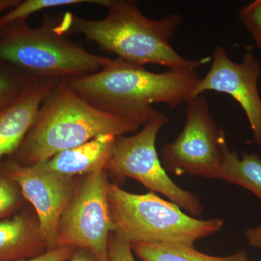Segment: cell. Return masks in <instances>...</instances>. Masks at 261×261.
I'll return each instance as SVG.
<instances>
[{"label": "cell", "instance_id": "1", "mask_svg": "<svg viewBox=\"0 0 261 261\" xmlns=\"http://www.w3.org/2000/svg\"><path fill=\"white\" fill-rule=\"evenodd\" d=\"M200 79L195 70L157 73L119 58H109L97 73L67 81L87 102L140 127L159 116L152 105L176 108L192 99Z\"/></svg>", "mask_w": 261, "mask_h": 261}, {"label": "cell", "instance_id": "2", "mask_svg": "<svg viewBox=\"0 0 261 261\" xmlns=\"http://www.w3.org/2000/svg\"><path fill=\"white\" fill-rule=\"evenodd\" d=\"M102 20H92L68 13V32L80 33L103 50L137 65L156 64L168 70H197L210 58L189 60L171 46V39L181 25L178 14L153 20L141 13L135 2L111 0Z\"/></svg>", "mask_w": 261, "mask_h": 261}, {"label": "cell", "instance_id": "3", "mask_svg": "<svg viewBox=\"0 0 261 261\" xmlns=\"http://www.w3.org/2000/svg\"><path fill=\"white\" fill-rule=\"evenodd\" d=\"M140 128L91 104L61 80L43 101L19 150L23 166L39 164L99 135L116 137Z\"/></svg>", "mask_w": 261, "mask_h": 261}, {"label": "cell", "instance_id": "4", "mask_svg": "<svg viewBox=\"0 0 261 261\" xmlns=\"http://www.w3.org/2000/svg\"><path fill=\"white\" fill-rule=\"evenodd\" d=\"M64 15L47 17L31 28L24 21L0 29V61L10 63L32 79L69 80L102 69L109 58L86 51L68 38Z\"/></svg>", "mask_w": 261, "mask_h": 261}, {"label": "cell", "instance_id": "5", "mask_svg": "<svg viewBox=\"0 0 261 261\" xmlns=\"http://www.w3.org/2000/svg\"><path fill=\"white\" fill-rule=\"evenodd\" d=\"M108 202L113 233L130 245L169 243L193 246L224 226V220H201L185 214L172 202L152 192L134 194L108 183Z\"/></svg>", "mask_w": 261, "mask_h": 261}, {"label": "cell", "instance_id": "6", "mask_svg": "<svg viewBox=\"0 0 261 261\" xmlns=\"http://www.w3.org/2000/svg\"><path fill=\"white\" fill-rule=\"evenodd\" d=\"M186 122L180 135L162 147V164L166 171L220 178L228 149L226 134L211 116L208 100L203 95L186 103Z\"/></svg>", "mask_w": 261, "mask_h": 261}, {"label": "cell", "instance_id": "7", "mask_svg": "<svg viewBox=\"0 0 261 261\" xmlns=\"http://www.w3.org/2000/svg\"><path fill=\"white\" fill-rule=\"evenodd\" d=\"M169 122L163 113L135 135L117 137L106 171L120 178L137 180L152 191L166 196L173 203L194 216L203 211L200 200L170 178L160 161L156 140L160 130Z\"/></svg>", "mask_w": 261, "mask_h": 261}, {"label": "cell", "instance_id": "8", "mask_svg": "<svg viewBox=\"0 0 261 261\" xmlns=\"http://www.w3.org/2000/svg\"><path fill=\"white\" fill-rule=\"evenodd\" d=\"M106 170L86 175L76 185L62 214L56 245L85 249L99 261H109L108 243L113 224L108 202Z\"/></svg>", "mask_w": 261, "mask_h": 261}, {"label": "cell", "instance_id": "9", "mask_svg": "<svg viewBox=\"0 0 261 261\" xmlns=\"http://www.w3.org/2000/svg\"><path fill=\"white\" fill-rule=\"evenodd\" d=\"M4 168L35 209L39 231L48 250L56 248L60 220L76 187L74 178L53 172L40 164L9 162Z\"/></svg>", "mask_w": 261, "mask_h": 261}, {"label": "cell", "instance_id": "10", "mask_svg": "<svg viewBox=\"0 0 261 261\" xmlns=\"http://www.w3.org/2000/svg\"><path fill=\"white\" fill-rule=\"evenodd\" d=\"M261 76L260 61L253 51L248 50L243 61L236 63L226 50L217 46L210 70L200 79L193 97L207 91L227 94L243 108L257 145L261 146V98L258 82Z\"/></svg>", "mask_w": 261, "mask_h": 261}, {"label": "cell", "instance_id": "11", "mask_svg": "<svg viewBox=\"0 0 261 261\" xmlns=\"http://www.w3.org/2000/svg\"><path fill=\"white\" fill-rule=\"evenodd\" d=\"M59 81L32 79L20 97L0 111V161L20 148L43 101Z\"/></svg>", "mask_w": 261, "mask_h": 261}, {"label": "cell", "instance_id": "12", "mask_svg": "<svg viewBox=\"0 0 261 261\" xmlns=\"http://www.w3.org/2000/svg\"><path fill=\"white\" fill-rule=\"evenodd\" d=\"M116 137L112 135L98 136L83 145L59 152L39 164L53 172L71 178L106 170Z\"/></svg>", "mask_w": 261, "mask_h": 261}, {"label": "cell", "instance_id": "13", "mask_svg": "<svg viewBox=\"0 0 261 261\" xmlns=\"http://www.w3.org/2000/svg\"><path fill=\"white\" fill-rule=\"evenodd\" d=\"M47 250L37 220L25 213L0 220V261L25 260Z\"/></svg>", "mask_w": 261, "mask_h": 261}, {"label": "cell", "instance_id": "14", "mask_svg": "<svg viewBox=\"0 0 261 261\" xmlns=\"http://www.w3.org/2000/svg\"><path fill=\"white\" fill-rule=\"evenodd\" d=\"M132 250L142 261H249L245 251L226 257H214L197 251L194 246L169 243H136Z\"/></svg>", "mask_w": 261, "mask_h": 261}, {"label": "cell", "instance_id": "15", "mask_svg": "<svg viewBox=\"0 0 261 261\" xmlns=\"http://www.w3.org/2000/svg\"><path fill=\"white\" fill-rule=\"evenodd\" d=\"M220 179L246 189L261 200V159L257 154L239 156L227 149Z\"/></svg>", "mask_w": 261, "mask_h": 261}, {"label": "cell", "instance_id": "16", "mask_svg": "<svg viewBox=\"0 0 261 261\" xmlns=\"http://www.w3.org/2000/svg\"><path fill=\"white\" fill-rule=\"evenodd\" d=\"M111 0H27L0 17V29L19 21H24L31 15L40 10L56 7L92 3L107 7Z\"/></svg>", "mask_w": 261, "mask_h": 261}, {"label": "cell", "instance_id": "17", "mask_svg": "<svg viewBox=\"0 0 261 261\" xmlns=\"http://www.w3.org/2000/svg\"><path fill=\"white\" fill-rule=\"evenodd\" d=\"M29 78L0 67V111L14 103L23 93Z\"/></svg>", "mask_w": 261, "mask_h": 261}, {"label": "cell", "instance_id": "18", "mask_svg": "<svg viewBox=\"0 0 261 261\" xmlns=\"http://www.w3.org/2000/svg\"><path fill=\"white\" fill-rule=\"evenodd\" d=\"M22 192L8 176L5 168L0 169V220L13 216L22 204Z\"/></svg>", "mask_w": 261, "mask_h": 261}, {"label": "cell", "instance_id": "19", "mask_svg": "<svg viewBox=\"0 0 261 261\" xmlns=\"http://www.w3.org/2000/svg\"><path fill=\"white\" fill-rule=\"evenodd\" d=\"M239 18L252 36L256 47L261 49V0L252 2L243 7Z\"/></svg>", "mask_w": 261, "mask_h": 261}, {"label": "cell", "instance_id": "20", "mask_svg": "<svg viewBox=\"0 0 261 261\" xmlns=\"http://www.w3.org/2000/svg\"><path fill=\"white\" fill-rule=\"evenodd\" d=\"M109 261H135L132 245L111 233L108 243Z\"/></svg>", "mask_w": 261, "mask_h": 261}, {"label": "cell", "instance_id": "21", "mask_svg": "<svg viewBox=\"0 0 261 261\" xmlns=\"http://www.w3.org/2000/svg\"><path fill=\"white\" fill-rule=\"evenodd\" d=\"M74 247L59 246L32 258L19 261H68L75 251Z\"/></svg>", "mask_w": 261, "mask_h": 261}, {"label": "cell", "instance_id": "22", "mask_svg": "<svg viewBox=\"0 0 261 261\" xmlns=\"http://www.w3.org/2000/svg\"><path fill=\"white\" fill-rule=\"evenodd\" d=\"M245 238L250 246L261 249V225L245 231Z\"/></svg>", "mask_w": 261, "mask_h": 261}, {"label": "cell", "instance_id": "23", "mask_svg": "<svg viewBox=\"0 0 261 261\" xmlns=\"http://www.w3.org/2000/svg\"><path fill=\"white\" fill-rule=\"evenodd\" d=\"M68 261H99L95 256L85 249L80 248V250L73 252Z\"/></svg>", "mask_w": 261, "mask_h": 261}, {"label": "cell", "instance_id": "24", "mask_svg": "<svg viewBox=\"0 0 261 261\" xmlns=\"http://www.w3.org/2000/svg\"><path fill=\"white\" fill-rule=\"evenodd\" d=\"M20 0H0V13L7 10H12L20 3Z\"/></svg>", "mask_w": 261, "mask_h": 261}]
</instances>
